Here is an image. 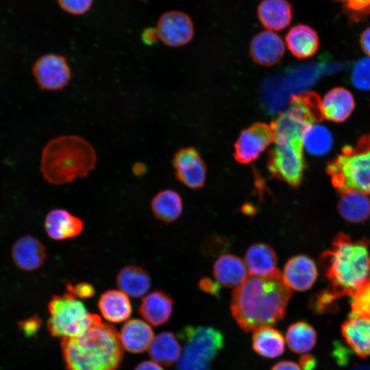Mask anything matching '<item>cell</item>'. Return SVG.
I'll list each match as a JSON object with an SVG mask.
<instances>
[{
	"mask_svg": "<svg viewBox=\"0 0 370 370\" xmlns=\"http://www.w3.org/2000/svg\"><path fill=\"white\" fill-rule=\"evenodd\" d=\"M291 297L282 273L267 278L251 276L234 290L230 309L243 330L254 331L280 321Z\"/></svg>",
	"mask_w": 370,
	"mask_h": 370,
	"instance_id": "cell-1",
	"label": "cell"
},
{
	"mask_svg": "<svg viewBox=\"0 0 370 370\" xmlns=\"http://www.w3.org/2000/svg\"><path fill=\"white\" fill-rule=\"evenodd\" d=\"M321 260L330 282V287L325 291L335 299L351 296L370 280V252L365 239L353 241L340 234Z\"/></svg>",
	"mask_w": 370,
	"mask_h": 370,
	"instance_id": "cell-2",
	"label": "cell"
},
{
	"mask_svg": "<svg viewBox=\"0 0 370 370\" xmlns=\"http://www.w3.org/2000/svg\"><path fill=\"white\" fill-rule=\"evenodd\" d=\"M68 370H117L123 359L119 333L102 322L61 341Z\"/></svg>",
	"mask_w": 370,
	"mask_h": 370,
	"instance_id": "cell-3",
	"label": "cell"
},
{
	"mask_svg": "<svg viewBox=\"0 0 370 370\" xmlns=\"http://www.w3.org/2000/svg\"><path fill=\"white\" fill-rule=\"evenodd\" d=\"M96 163L97 153L89 142L77 135H62L43 148L40 170L47 182L59 185L86 177Z\"/></svg>",
	"mask_w": 370,
	"mask_h": 370,
	"instance_id": "cell-4",
	"label": "cell"
},
{
	"mask_svg": "<svg viewBox=\"0 0 370 370\" xmlns=\"http://www.w3.org/2000/svg\"><path fill=\"white\" fill-rule=\"evenodd\" d=\"M49 332L54 337L71 338L79 336L101 321L89 312L84 304L69 293L53 295L48 304Z\"/></svg>",
	"mask_w": 370,
	"mask_h": 370,
	"instance_id": "cell-5",
	"label": "cell"
},
{
	"mask_svg": "<svg viewBox=\"0 0 370 370\" xmlns=\"http://www.w3.org/2000/svg\"><path fill=\"white\" fill-rule=\"evenodd\" d=\"M178 336L184 349L177 370H210L212 361L224 343L222 333L208 326H186Z\"/></svg>",
	"mask_w": 370,
	"mask_h": 370,
	"instance_id": "cell-6",
	"label": "cell"
},
{
	"mask_svg": "<svg viewBox=\"0 0 370 370\" xmlns=\"http://www.w3.org/2000/svg\"><path fill=\"white\" fill-rule=\"evenodd\" d=\"M334 186L343 193H370V145L347 147L328 167Z\"/></svg>",
	"mask_w": 370,
	"mask_h": 370,
	"instance_id": "cell-7",
	"label": "cell"
},
{
	"mask_svg": "<svg viewBox=\"0 0 370 370\" xmlns=\"http://www.w3.org/2000/svg\"><path fill=\"white\" fill-rule=\"evenodd\" d=\"M322 117L320 99L315 94L304 92L294 95L288 108L270 124L274 141L284 138L302 139L304 132Z\"/></svg>",
	"mask_w": 370,
	"mask_h": 370,
	"instance_id": "cell-8",
	"label": "cell"
},
{
	"mask_svg": "<svg viewBox=\"0 0 370 370\" xmlns=\"http://www.w3.org/2000/svg\"><path fill=\"white\" fill-rule=\"evenodd\" d=\"M274 142L267 160L269 173L293 187L298 186L305 167L302 139L284 138Z\"/></svg>",
	"mask_w": 370,
	"mask_h": 370,
	"instance_id": "cell-9",
	"label": "cell"
},
{
	"mask_svg": "<svg viewBox=\"0 0 370 370\" xmlns=\"http://www.w3.org/2000/svg\"><path fill=\"white\" fill-rule=\"evenodd\" d=\"M32 73L38 86L50 91L62 90L67 86L71 77L66 59L55 53L38 58L33 65Z\"/></svg>",
	"mask_w": 370,
	"mask_h": 370,
	"instance_id": "cell-10",
	"label": "cell"
},
{
	"mask_svg": "<svg viewBox=\"0 0 370 370\" xmlns=\"http://www.w3.org/2000/svg\"><path fill=\"white\" fill-rule=\"evenodd\" d=\"M273 141L274 134L270 125L256 123L240 134L234 144V156L240 163H251Z\"/></svg>",
	"mask_w": 370,
	"mask_h": 370,
	"instance_id": "cell-11",
	"label": "cell"
},
{
	"mask_svg": "<svg viewBox=\"0 0 370 370\" xmlns=\"http://www.w3.org/2000/svg\"><path fill=\"white\" fill-rule=\"evenodd\" d=\"M156 29L158 38L171 47L187 44L194 34L193 23L190 16L177 10L163 13L158 20Z\"/></svg>",
	"mask_w": 370,
	"mask_h": 370,
	"instance_id": "cell-12",
	"label": "cell"
},
{
	"mask_svg": "<svg viewBox=\"0 0 370 370\" xmlns=\"http://www.w3.org/2000/svg\"><path fill=\"white\" fill-rule=\"evenodd\" d=\"M173 166L177 180L192 189H199L204 186L206 177V166L193 147H185L174 155Z\"/></svg>",
	"mask_w": 370,
	"mask_h": 370,
	"instance_id": "cell-13",
	"label": "cell"
},
{
	"mask_svg": "<svg viewBox=\"0 0 370 370\" xmlns=\"http://www.w3.org/2000/svg\"><path fill=\"white\" fill-rule=\"evenodd\" d=\"M11 257L19 269L32 271L39 269L45 262L47 249L38 238L27 234L13 243Z\"/></svg>",
	"mask_w": 370,
	"mask_h": 370,
	"instance_id": "cell-14",
	"label": "cell"
},
{
	"mask_svg": "<svg viewBox=\"0 0 370 370\" xmlns=\"http://www.w3.org/2000/svg\"><path fill=\"white\" fill-rule=\"evenodd\" d=\"M282 278L290 289L304 291L309 289L315 282L317 269L310 258L298 255L292 257L286 263Z\"/></svg>",
	"mask_w": 370,
	"mask_h": 370,
	"instance_id": "cell-15",
	"label": "cell"
},
{
	"mask_svg": "<svg viewBox=\"0 0 370 370\" xmlns=\"http://www.w3.org/2000/svg\"><path fill=\"white\" fill-rule=\"evenodd\" d=\"M250 56L256 63L272 66L282 58L285 46L282 38L271 31H262L256 34L250 44Z\"/></svg>",
	"mask_w": 370,
	"mask_h": 370,
	"instance_id": "cell-16",
	"label": "cell"
},
{
	"mask_svg": "<svg viewBox=\"0 0 370 370\" xmlns=\"http://www.w3.org/2000/svg\"><path fill=\"white\" fill-rule=\"evenodd\" d=\"M245 264L248 273L253 277L267 278L282 273L276 267V254L267 244L251 245L246 251Z\"/></svg>",
	"mask_w": 370,
	"mask_h": 370,
	"instance_id": "cell-17",
	"label": "cell"
},
{
	"mask_svg": "<svg viewBox=\"0 0 370 370\" xmlns=\"http://www.w3.org/2000/svg\"><path fill=\"white\" fill-rule=\"evenodd\" d=\"M47 235L62 241L79 235L84 229L83 221L64 209H53L46 215L44 223Z\"/></svg>",
	"mask_w": 370,
	"mask_h": 370,
	"instance_id": "cell-18",
	"label": "cell"
},
{
	"mask_svg": "<svg viewBox=\"0 0 370 370\" xmlns=\"http://www.w3.org/2000/svg\"><path fill=\"white\" fill-rule=\"evenodd\" d=\"M341 333L358 356H370V318L349 316L341 325Z\"/></svg>",
	"mask_w": 370,
	"mask_h": 370,
	"instance_id": "cell-19",
	"label": "cell"
},
{
	"mask_svg": "<svg viewBox=\"0 0 370 370\" xmlns=\"http://www.w3.org/2000/svg\"><path fill=\"white\" fill-rule=\"evenodd\" d=\"M173 306V301L168 294L156 290L143 297L138 312L148 323L159 326L169 320Z\"/></svg>",
	"mask_w": 370,
	"mask_h": 370,
	"instance_id": "cell-20",
	"label": "cell"
},
{
	"mask_svg": "<svg viewBox=\"0 0 370 370\" xmlns=\"http://www.w3.org/2000/svg\"><path fill=\"white\" fill-rule=\"evenodd\" d=\"M354 108V99L352 93L345 88H336L320 100V109L322 116L334 121L345 120Z\"/></svg>",
	"mask_w": 370,
	"mask_h": 370,
	"instance_id": "cell-21",
	"label": "cell"
},
{
	"mask_svg": "<svg viewBox=\"0 0 370 370\" xmlns=\"http://www.w3.org/2000/svg\"><path fill=\"white\" fill-rule=\"evenodd\" d=\"M258 16L269 31H280L292 20L293 8L287 0H262L258 7Z\"/></svg>",
	"mask_w": 370,
	"mask_h": 370,
	"instance_id": "cell-22",
	"label": "cell"
},
{
	"mask_svg": "<svg viewBox=\"0 0 370 370\" xmlns=\"http://www.w3.org/2000/svg\"><path fill=\"white\" fill-rule=\"evenodd\" d=\"M119 336L123 347L134 354L145 352L154 338L151 326L138 319L127 321L122 327Z\"/></svg>",
	"mask_w": 370,
	"mask_h": 370,
	"instance_id": "cell-23",
	"label": "cell"
},
{
	"mask_svg": "<svg viewBox=\"0 0 370 370\" xmlns=\"http://www.w3.org/2000/svg\"><path fill=\"white\" fill-rule=\"evenodd\" d=\"M245 262L232 254L221 256L213 265V275L216 281L227 288H236L247 278Z\"/></svg>",
	"mask_w": 370,
	"mask_h": 370,
	"instance_id": "cell-24",
	"label": "cell"
},
{
	"mask_svg": "<svg viewBox=\"0 0 370 370\" xmlns=\"http://www.w3.org/2000/svg\"><path fill=\"white\" fill-rule=\"evenodd\" d=\"M285 40L290 52L300 59L312 56L319 45L317 32L305 24H297L291 28Z\"/></svg>",
	"mask_w": 370,
	"mask_h": 370,
	"instance_id": "cell-25",
	"label": "cell"
},
{
	"mask_svg": "<svg viewBox=\"0 0 370 370\" xmlns=\"http://www.w3.org/2000/svg\"><path fill=\"white\" fill-rule=\"evenodd\" d=\"M98 307L105 319L112 323L126 321L132 310L128 295L115 289L108 290L101 295Z\"/></svg>",
	"mask_w": 370,
	"mask_h": 370,
	"instance_id": "cell-26",
	"label": "cell"
},
{
	"mask_svg": "<svg viewBox=\"0 0 370 370\" xmlns=\"http://www.w3.org/2000/svg\"><path fill=\"white\" fill-rule=\"evenodd\" d=\"M116 281L119 290L136 298L145 295L151 284L147 271L137 265H127L121 268Z\"/></svg>",
	"mask_w": 370,
	"mask_h": 370,
	"instance_id": "cell-27",
	"label": "cell"
},
{
	"mask_svg": "<svg viewBox=\"0 0 370 370\" xmlns=\"http://www.w3.org/2000/svg\"><path fill=\"white\" fill-rule=\"evenodd\" d=\"M151 209L158 220L171 223L181 216L183 203L181 196L173 190L166 189L158 192L152 198Z\"/></svg>",
	"mask_w": 370,
	"mask_h": 370,
	"instance_id": "cell-28",
	"label": "cell"
},
{
	"mask_svg": "<svg viewBox=\"0 0 370 370\" xmlns=\"http://www.w3.org/2000/svg\"><path fill=\"white\" fill-rule=\"evenodd\" d=\"M252 347L259 355L268 358H275L284 352V338L278 330L271 326L262 327L254 330Z\"/></svg>",
	"mask_w": 370,
	"mask_h": 370,
	"instance_id": "cell-29",
	"label": "cell"
},
{
	"mask_svg": "<svg viewBox=\"0 0 370 370\" xmlns=\"http://www.w3.org/2000/svg\"><path fill=\"white\" fill-rule=\"evenodd\" d=\"M181 352L177 338L170 332L159 333L149 347V356L153 361L167 367L179 360Z\"/></svg>",
	"mask_w": 370,
	"mask_h": 370,
	"instance_id": "cell-30",
	"label": "cell"
},
{
	"mask_svg": "<svg viewBox=\"0 0 370 370\" xmlns=\"http://www.w3.org/2000/svg\"><path fill=\"white\" fill-rule=\"evenodd\" d=\"M341 194L338 207L344 219L360 223L369 217L370 200L367 194L356 190H347Z\"/></svg>",
	"mask_w": 370,
	"mask_h": 370,
	"instance_id": "cell-31",
	"label": "cell"
},
{
	"mask_svg": "<svg viewBox=\"0 0 370 370\" xmlns=\"http://www.w3.org/2000/svg\"><path fill=\"white\" fill-rule=\"evenodd\" d=\"M286 341L291 351L304 354L315 345L317 334L312 326L299 321L289 325L286 333Z\"/></svg>",
	"mask_w": 370,
	"mask_h": 370,
	"instance_id": "cell-32",
	"label": "cell"
},
{
	"mask_svg": "<svg viewBox=\"0 0 370 370\" xmlns=\"http://www.w3.org/2000/svg\"><path fill=\"white\" fill-rule=\"evenodd\" d=\"M332 136L329 130L316 123L310 125L302 136L303 147L310 154L323 156L332 147Z\"/></svg>",
	"mask_w": 370,
	"mask_h": 370,
	"instance_id": "cell-33",
	"label": "cell"
},
{
	"mask_svg": "<svg viewBox=\"0 0 370 370\" xmlns=\"http://www.w3.org/2000/svg\"><path fill=\"white\" fill-rule=\"evenodd\" d=\"M350 297V316L370 318V280L356 289Z\"/></svg>",
	"mask_w": 370,
	"mask_h": 370,
	"instance_id": "cell-34",
	"label": "cell"
},
{
	"mask_svg": "<svg viewBox=\"0 0 370 370\" xmlns=\"http://www.w3.org/2000/svg\"><path fill=\"white\" fill-rule=\"evenodd\" d=\"M349 19L360 22L370 16V0H336Z\"/></svg>",
	"mask_w": 370,
	"mask_h": 370,
	"instance_id": "cell-35",
	"label": "cell"
},
{
	"mask_svg": "<svg viewBox=\"0 0 370 370\" xmlns=\"http://www.w3.org/2000/svg\"><path fill=\"white\" fill-rule=\"evenodd\" d=\"M351 79L357 88L370 90V56L360 58L354 65Z\"/></svg>",
	"mask_w": 370,
	"mask_h": 370,
	"instance_id": "cell-36",
	"label": "cell"
},
{
	"mask_svg": "<svg viewBox=\"0 0 370 370\" xmlns=\"http://www.w3.org/2000/svg\"><path fill=\"white\" fill-rule=\"evenodd\" d=\"M59 6L73 15L86 14L92 7L94 0H57Z\"/></svg>",
	"mask_w": 370,
	"mask_h": 370,
	"instance_id": "cell-37",
	"label": "cell"
},
{
	"mask_svg": "<svg viewBox=\"0 0 370 370\" xmlns=\"http://www.w3.org/2000/svg\"><path fill=\"white\" fill-rule=\"evenodd\" d=\"M67 292L77 298L88 299L95 295L94 286L88 282H79L75 284L68 283L66 285Z\"/></svg>",
	"mask_w": 370,
	"mask_h": 370,
	"instance_id": "cell-38",
	"label": "cell"
},
{
	"mask_svg": "<svg viewBox=\"0 0 370 370\" xmlns=\"http://www.w3.org/2000/svg\"><path fill=\"white\" fill-rule=\"evenodd\" d=\"M40 324V319L37 316H34L21 321L19 326L27 336H32L37 332Z\"/></svg>",
	"mask_w": 370,
	"mask_h": 370,
	"instance_id": "cell-39",
	"label": "cell"
},
{
	"mask_svg": "<svg viewBox=\"0 0 370 370\" xmlns=\"http://www.w3.org/2000/svg\"><path fill=\"white\" fill-rule=\"evenodd\" d=\"M199 286V288L204 292L214 296H218L221 289L220 284L217 281L207 277L200 280Z\"/></svg>",
	"mask_w": 370,
	"mask_h": 370,
	"instance_id": "cell-40",
	"label": "cell"
},
{
	"mask_svg": "<svg viewBox=\"0 0 370 370\" xmlns=\"http://www.w3.org/2000/svg\"><path fill=\"white\" fill-rule=\"evenodd\" d=\"M360 42L363 51L370 56V27L361 34Z\"/></svg>",
	"mask_w": 370,
	"mask_h": 370,
	"instance_id": "cell-41",
	"label": "cell"
},
{
	"mask_svg": "<svg viewBox=\"0 0 370 370\" xmlns=\"http://www.w3.org/2000/svg\"><path fill=\"white\" fill-rule=\"evenodd\" d=\"M271 370H301V369L294 362L284 360L275 364Z\"/></svg>",
	"mask_w": 370,
	"mask_h": 370,
	"instance_id": "cell-42",
	"label": "cell"
},
{
	"mask_svg": "<svg viewBox=\"0 0 370 370\" xmlns=\"http://www.w3.org/2000/svg\"><path fill=\"white\" fill-rule=\"evenodd\" d=\"M299 364L304 370H313L315 368L316 360L310 355H304L300 358Z\"/></svg>",
	"mask_w": 370,
	"mask_h": 370,
	"instance_id": "cell-43",
	"label": "cell"
},
{
	"mask_svg": "<svg viewBox=\"0 0 370 370\" xmlns=\"http://www.w3.org/2000/svg\"><path fill=\"white\" fill-rule=\"evenodd\" d=\"M157 38H158L156 29H147L142 34L143 41L147 45H152Z\"/></svg>",
	"mask_w": 370,
	"mask_h": 370,
	"instance_id": "cell-44",
	"label": "cell"
},
{
	"mask_svg": "<svg viewBox=\"0 0 370 370\" xmlns=\"http://www.w3.org/2000/svg\"><path fill=\"white\" fill-rule=\"evenodd\" d=\"M134 370H164L162 367L155 361L146 360L139 363Z\"/></svg>",
	"mask_w": 370,
	"mask_h": 370,
	"instance_id": "cell-45",
	"label": "cell"
},
{
	"mask_svg": "<svg viewBox=\"0 0 370 370\" xmlns=\"http://www.w3.org/2000/svg\"><path fill=\"white\" fill-rule=\"evenodd\" d=\"M145 166L141 162L136 163L133 166V172L136 175H141L145 172Z\"/></svg>",
	"mask_w": 370,
	"mask_h": 370,
	"instance_id": "cell-46",
	"label": "cell"
},
{
	"mask_svg": "<svg viewBox=\"0 0 370 370\" xmlns=\"http://www.w3.org/2000/svg\"><path fill=\"white\" fill-rule=\"evenodd\" d=\"M242 211L245 214H247L250 215L254 213L255 208L249 204H245L242 208Z\"/></svg>",
	"mask_w": 370,
	"mask_h": 370,
	"instance_id": "cell-47",
	"label": "cell"
}]
</instances>
